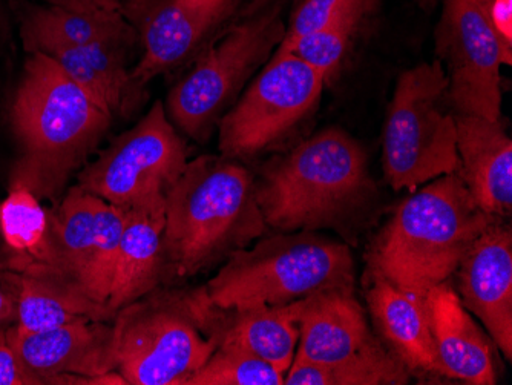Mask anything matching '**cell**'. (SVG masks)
I'll return each instance as SVG.
<instances>
[{
    "instance_id": "6da1fadb",
    "label": "cell",
    "mask_w": 512,
    "mask_h": 385,
    "mask_svg": "<svg viewBox=\"0 0 512 385\" xmlns=\"http://www.w3.org/2000/svg\"><path fill=\"white\" fill-rule=\"evenodd\" d=\"M255 195L270 228L347 234L375 203L378 188L361 143L327 128L269 163Z\"/></svg>"
},
{
    "instance_id": "7a4b0ae2",
    "label": "cell",
    "mask_w": 512,
    "mask_h": 385,
    "mask_svg": "<svg viewBox=\"0 0 512 385\" xmlns=\"http://www.w3.org/2000/svg\"><path fill=\"white\" fill-rule=\"evenodd\" d=\"M112 116L66 76L53 57L31 53L14 96L19 142L13 186L53 194L99 146Z\"/></svg>"
},
{
    "instance_id": "3957f363",
    "label": "cell",
    "mask_w": 512,
    "mask_h": 385,
    "mask_svg": "<svg viewBox=\"0 0 512 385\" xmlns=\"http://www.w3.org/2000/svg\"><path fill=\"white\" fill-rule=\"evenodd\" d=\"M494 220L477 206L457 172L411 192L376 238L368 272L424 301L456 274L471 244Z\"/></svg>"
},
{
    "instance_id": "277c9868",
    "label": "cell",
    "mask_w": 512,
    "mask_h": 385,
    "mask_svg": "<svg viewBox=\"0 0 512 385\" xmlns=\"http://www.w3.org/2000/svg\"><path fill=\"white\" fill-rule=\"evenodd\" d=\"M165 269L191 278L266 231L252 174L232 158L188 162L166 194Z\"/></svg>"
},
{
    "instance_id": "5b68a950",
    "label": "cell",
    "mask_w": 512,
    "mask_h": 385,
    "mask_svg": "<svg viewBox=\"0 0 512 385\" xmlns=\"http://www.w3.org/2000/svg\"><path fill=\"white\" fill-rule=\"evenodd\" d=\"M221 309L204 289L149 292L115 313L117 372L128 385H184L218 346Z\"/></svg>"
},
{
    "instance_id": "8992f818",
    "label": "cell",
    "mask_w": 512,
    "mask_h": 385,
    "mask_svg": "<svg viewBox=\"0 0 512 385\" xmlns=\"http://www.w3.org/2000/svg\"><path fill=\"white\" fill-rule=\"evenodd\" d=\"M339 287H355L350 247L298 231L230 254L203 289L212 306L229 310L253 303L283 306Z\"/></svg>"
},
{
    "instance_id": "52a82bcc",
    "label": "cell",
    "mask_w": 512,
    "mask_h": 385,
    "mask_svg": "<svg viewBox=\"0 0 512 385\" xmlns=\"http://www.w3.org/2000/svg\"><path fill=\"white\" fill-rule=\"evenodd\" d=\"M448 77L439 60L399 77L384 128V172L394 191L414 192L459 169L456 116L444 108Z\"/></svg>"
},
{
    "instance_id": "ba28073f",
    "label": "cell",
    "mask_w": 512,
    "mask_h": 385,
    "mask_svg": "<svg viewBox=\"0 0 512 385\" xmlns=\"http://www.w3.org/2000/svg\"><path fill=\"white\" fill-rule=\"evenodd\" d=\"M284 34L286 25L276 8L218 33L169 91L165 109L172 125L204 142L247 80L269 62Z\"/></svg>"
},
{
    "instance_id": "9c48e42d",
    "label": "cell",
    "mask_w": 512,
    "mask_h": 385,
    "mask_svg": "<svg viewBox=\"0 0 512 385\" xmlns=\"http://www.w3.org/2000/svg\"><path fill=\"white\" fill-rule=\"evenodd\" d=\"M325 79L293 53L275 51L246 93L220 120L223 157H255L289 137L321 100Z\"/></svg>"
},
{
    "instance_id": "30bf717a",
    "label": "cell",
    "mask_w": 512,
    "mask_h": 385,
    "mask_svg": "<svg viewBox=\"0 0 512 385\" xmlns=\"http://www.w3.org/2000/svg\"><path fill=\"white\" fill-rule=\"evenodd\" d=\"M188 165V148L155 102L134 128L120 135L79 175V186L122 209L166 197Z\"/></svg>"
},
{
    "instance_id": "8fae6325",
    "label": "cell",
    "mask_w": 512,
    "mask_h": 385,
    "mask_svg": "<svg viewBox=\"0 0 512 385\" xmlns=\"http://www.w3.org/2000/svg\"><path fill=\"white\" fill-rule=\"evenodd\" d=\"M436 51L457 116L502 119V65H508L491 24L488 0H442Z\"/></svg>"
},
{
    "instance_id": "7c38bea8",
    "label": "cell",
    "mask_w": 512,
    "mask_h": 385,
    "mask_svg": "<svg viewBox=\"0 0 512 385\" xmlns=\"http://www.w3.org/2000/svg\"><path fill=\"white\" fill-rule=\"evenodd\" d=\"M123 228L125 209L74 186L50 218V254L40 263L59 269L92 300L108 304Z\"/></svg>"
},
{
    "instance_id": "4fadbf2b",
    "label": "cell",
    "mask_w": 512,
    "mask_h": 385,
    "mask_svg": "<svg viewBox=\"0 0 512 385\" xmlns=\"http://www.w3.org/2000/svg\"><path fill=\"white\" fill-rule=\"evenodd\" d=\"M240 0H122L120 10L143 53L131 71L142 89L154 77L195 59L234 16Z\"/></svg>"
},
{
    "instance_id": "5bb4252c",
    "label": "cell",
    "mask_w": 512,
    "mask_h": 385,
    "mask_svg": "<svg viewBox=\"0 0 512 385\" xmlns=\"http://www.w3.org/2000/svg\"><path fill=\"white\" fill-rule=\"evenodd\" d=\"M7 346L37 385L88 384L117 370L114 327L106 321L66 324L40 332L14 329Z\"/></svg>"
},
{
    "instance_id": "9a60e30c",
    "label": "cell",
    "mask_w": 512,
    "mask_h": 385,
    "mask_svg": "<svg viewBox=\"0 0 512 385\" xmlns=\"http://www.w3.org/2000/svg\"><path fill=\"white\" fill-rule=\"evenodd\" d=\"M497 218L457 267L459 297L508 361L512 358V232Z\"/></svg>"
},
{
    "instance_id": "2e32d148",
    "label": "cell",
    "mask_w": 512,
    "mask_h": 385,
    "mask_svg": "<svg viewBox=\"0 0 512 385\" xmlns=\"http://www.w3.org/2000/svg\"><path fill=\"white\" fill-rule=\"evenodd\" d=\"M384 350L355 298V287L325 290L302 300L293 362L333 366Z\"/></svg>"
},
{
    "instance_id": "e0dca14e",
    "label": "cell",
    "mask_w": 512,
    "mask_h": 385,
    "mask_svg": "<svg viewBox=\"0 0 512 385\" xmlns=\"http://www.w3.org/2000/svg\"><path fill=\"white\" fill-rule=\"evenodd\" d=\"M424 304L442 375L471 385L497 384L490 335L473 320L450 281L434 286Z\"/></svg>"
},
{
    "instance_id": "ac0fdd59",
    "label": "cell",
    "mask_w": 512,
    "mask_h": 385,
    "mask_svg": "<svg viewBox=\"0 0 512 385\" xmlns=\"http://www.w3.org/2000/svg\"><path fill=\"white\" fill-rule=\"evenodd\" d=\"M456 116L457 174L477 206L496 218L512 211V140L502 119Z\"/></svg>"
},
{
    "instance_id": "d6986e66",
    "label": "cell",
    "mask_w": 512,
    "mask_h": 385,
    "mask_svg": "<svg viewBox=\"0 0 512 385\" xmlns=\"http://www.w3.org/2000/svg\"><path fill=\"white\" fill-rule=\"evenodd\" d=\"M166 197L125 209L108 307L117 310L155 290L165 272Z\"/></svg>"
},
{
    "instance_id": "ffe728a7",
    "label": "cell",
    "mask_w": 512,
    "mask_h": 385,
    "mask_svg": "<svg viewBox=\"0 0 512 385\" xmlns=\"http://www.w3.org/2000/svg\"><path fill=\"white\" fill-rule=\"evenodd\" d=\"M367 277L368 309L385 347L410 372L442 375L424 301L411 297L381 275L367 270Z\"/></svg>"
},
{
    "instance_id": "44dd1931",
    "label": "cell",
    "mask_w": 512,
    "mask_h": 385,
    "mask_svg": "<svg viewBox=\"0 0 512 385\" xmlns=\"http://www.w3.org/2000/svg\"><path fill=\"white\" fill-rule=\"evenodd\" d=\"M19 324L23 332H40L66 324L108 321L115 316L108 304L86 295L71 278L50 264L23 261Z\"/></svg>"
},
{
    "instance_id": "7402d4cb",
    "label": "cell",
    "mask_w": 512,
    "mask_h": 385,
    "mask_svg": "<svg viewBox=\"0 0 512 385\" xmlns=\"http://www.w3.org/2000/svg\"><path fill=\"white\" fill-rule=\"evenodd\" d=\"M23 42L31 53L94 43L129 50L138 37L120 8L57 4L39 8L28 16L23 25Z\"/></svg>"
},
{
    "instance_id": "603a6c76",
    "label": "cell",
    "mask_w": 512,
    "mask_h": 385,
    "mask_svg": "<svg viewBox=\"0 0 512 385\" xmlns=\"http://www.w3.org/2000/svg\"><path fill=\"white\" fill-rule=\"evenodd\" d=\"M301 307L299 300L283 306L253 303L223 310L218 344L246 350L286 376L298 347Z\"/></svg>"
},
{
    "instance_id": "cb8c5ba5",
    "label": "cell",
    "mask_w": 512,
    "mask_h": 385,
    "mask_svg": "<svg viewBox=\"0 0 512 385\" xmlns=\"http://www.w3.org/2000/svg\"><path fill=\"white\" fill-rule=\"evenodd\" d=\"M126 51L128 48L94 43L54 47L45 54L53 57L69 79L114 117L123 114L140 93L126 68Z\"/></svg>"
},
{
    "instance_id": "d4e9b609",
    "label": "cell",
    "mask_w": 512,
    "mask_h": 385,
    "mask_svg": "<svg viewBox=\"0 0 512 385\" xmlns=\"http://www.w3.org/2000/svg\"><path fill=\"white\" fill-rule=\"evenodd\" d=\"M411 372L390 350L333 366L293 362L284 385H404Z\"/></svg>"
},
{
    "instance_id": "484cf974",
    "label": "cell",
    "mask_w": 512,
    "mask_h": 385,
    "mask_svg": "<svg viewBox=\"0 0 512 385\" xmlns=\"http://www.w3.org/2000/svg\"><path fill=\"white\" fill-rule=\"evenodd\" d=\"M0 232L8 247L28 261H45L50 254V217L25 186H13L0 203Z\"/></svg>"
},
{
    "instance_id": "4316f807",
    "label": "cell",
    "mask_w": 512,
    "mask_h": 385,
    "mask_svg": "<svg viewBox=\"0 0 512 385\" xmlns=\"http://www.w3.org/2000/svg\"><path fill=\"white\" fill-rule=\"evenodd\" d=\"M284 378L258 356L218 344L211 358L184 385H284Z\"/></svg>"
},
{
    "instance_id": "83f0119b",
    "label": "cell",
    "mask_w": 512,
    "mask_h": 385,
    "mask_svg": "<svg viewBox=\"0 0 512 385\" xmlns=\"http://www.w3.org/2000/svg\"><path fill=\"white\" fill-rule=\"evenodd\" d=\"M367 16H348L330 27L299 40L289 53L309 63L324 76L325 83L338 76L345 54L352 45L353 36Z\"/></svg>"
},
{
    "instance_id": "f1b7e54d",
    "label": "cell",
    "mask_w": 512,
    "mask_h": 385,
    "mask_svg": "<svg viewBox=\"0 0 512 385\" xmlns=\"http://www.w3.org/2000/svg\"><path fill=\"white\" fill-rule=\"evenodd\" d=\"M381 0H301L290 16L283 42L276 51L289 53L299 40L348 16H368Z\"/></svg>"
},
{
    "instance_id": "f546056e",
    "label": "cell",
    "mask_w": 512,
    "mask_h": 385,
    "mask_svg": "<svg viewBox=\"0 0 512 385\" xmlns=\"http://www.w3.org/2000/svg\"><path fill=\"white\" fill-rule=\"evenodd\" d=\"M20 290L22 270L0 263V344H7L19 324Z\"/></svg>"
},
{
    "instance_id": "4dcf8cb0",
    "label": "cell",
    "mask_w": 512,
    "mask_h": 385,
    "mask_svg": "<svg viewBox=\"0 0 512 385\" xmlns=\"http://www.w3.org/2000/svg\"><path fill=\"white\" fill-rule=\"evenodd\" d=\"M491 24L499 37L506 62H512V0H488Z\"/></svg>"
},
{
    "instance_id": "1f68e13d",
    "label": "cell",
    "mask_w": 512,
    "mask_h": 385,
    "mask_svg": "<svg viewBox=\"0 0 512 385\" xmlns=\"http://www.w3.org/2000/svg\"><path fill=\"white\" fill-rule=\"evenodd\" d=\"M7 344H0V385H36Z\"/></svg>"
},
{
    "instance_id": "d6a6232c",
    "label": "cell",
    "mask_w": 512,
    "mask_h": 385,
    "mask_svg": "<svg viewBox=\"0 0 512 385\" xmlns=\"http://www.w3.org/2000/svg\"><path fill=\"white\" fill-rule=\"evenodd\" d=\"M62 5H82V7L120 8L122 0H59Z\"/></svg>"
},
{
    "instance_id": "836d02e7",
    "label": "cell",
    "mask_w": 512,
    "mask_h": 385,
    "mask_svg": "<svg viewBox=\"0 0 512 385\" xmlns=\"http://www.w3.org/2000/svg\"><path fill=\"white\" fill-rule=\"evenodd\" d=\"M417 7L422 8L424 11L434 10L439 0H413Z\"/></svg>"
}]
</instances>
